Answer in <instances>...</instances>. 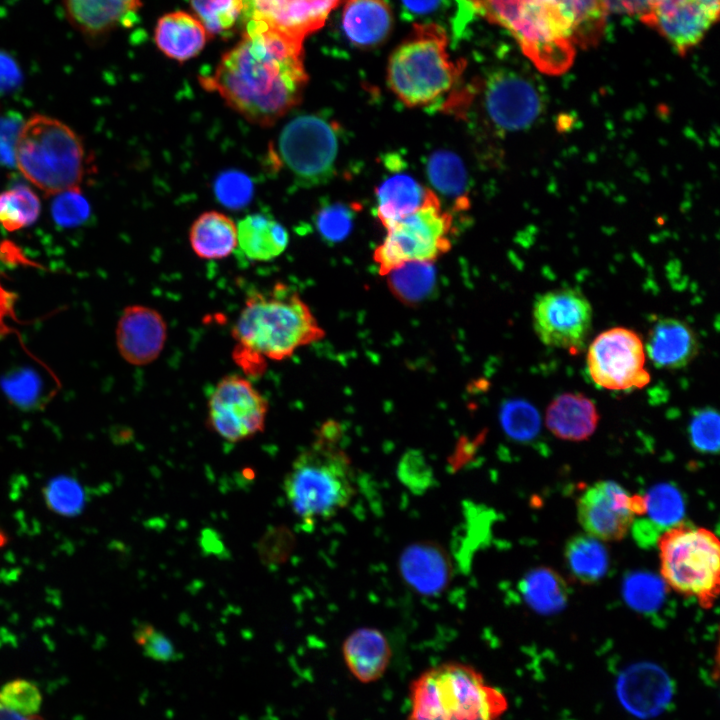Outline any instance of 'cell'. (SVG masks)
Segmentation results:
<instances>
[{
	"label": "cell",
	"instance_id": "cell-37",
	"mask_svg": "<svg viewBox=\"0 0 720 720\" xmlns=\"http://www.w3.org/2000/svg\"><path fill=\"white\" fill-rule=\"evenodd\" d=\"M499 419L505 434L519 442L533 440L540 431V415L537 409L525 400L505 401L501 406Z\"/></svg>",
	"mask_w": 720,
	"mask_h": 720
},
{
	"label": "cell",
	"instance_id": "cell-47",
	"mask_svg": "<svg viewBox=\"0 0 720 720\" xmlns=\"http://www.w3.org/2000/svg\"><path fill=\"white\" fill-rule=\"evenodd\" d=\"M23 123L16 113L0 115V164L3 166L15 165V145Z\"/></svg>",
	"mask_w": 720,
	"mask_h": 720
},
{
	"label": "cell",
	"instance_id": "cell-25",
	"mask_svg": "<svg viewBox=\"0 0 720 720\" xmlns=\"http://www.w3.org/2000/svg\"><path fill=\"white\" fill-rule=\"evenodd\" d=\"M400 572L414 590L424 595H434L448 584L450 565L439 546L417 543L408 546L401 554Z\"/></svg>",
	"mask_w": 720,
	"mask_h": 720
},
{
	"label": "cell",
	"instance_id": "cell-29",
	"mask_svg": "<svg viewBox=\"0 0 720 720\" xmlns=\"http://www.w3.org/2000/svg\"><path fill=\"white\" fill-rule=\"evenodd\" d=\"M237 245L252 261H270L280 256L289 242L286 228L265 213H251L237 224Z\"/></svg>",
	"mask_w": 720,
	"mask_h": 720
},
{
	"label": "cell",
	"instance_id": "cell-51",
	"mask_svg": "<svg viewBox=\"0 0 720 720\" xmlns=\"http://www.w3.org/2000/svg\"><path fill=\"white\" fill-rule=\"evenodd\" d=\"M442 0H402L405 8L416 15H425L434 12Z\"/></svg>",
	"mask_w": 720,
	"mask_h": 720
},
{
	"label": "cell",
	"instance_id": "cell-9",
	"mask_svg": "<svg viewBox=\"0 0 720 720\" xmlns=\"http://www.w3.org/2000/svg\"><path fill=\"white\" fill-rule=\"evenodd\" d=\"M453 219L438 197L386 228L374 251L379 273L386 275L407 262H434L451 248Z\"/></svg>",
	"mask_w": 720,
	"mask_h": 720
},
{
	"label": "cell",
	"instance_id": "cell-1",
	"mask_svg": "<svg viewBox=\"0 0 720 720\" xmlns=\"http://www.w3.org/2000/svg\"><path fill=\"white\" fill-rule=\"evenodd\" d=\"M308 80L303 42L251 21L215 71L200 77L205 89L260 127L273 126L295 108Z\"/></svg>",
	"mask_w": 720,
	"mask_h": 720
},
{
	"label": "cell",
	"instance_id": "cell-36",
	"mask_svg": "<svg viewBox=\"0 0 720 720\" xmlns=\"http://www.w3.org/2000/svg\"><path fill=\"white\" fill-rule=\"evenodd\" d=\"M623 597L635 611L654 614L664 605L667 585L663 579L650 572L635 571L624 578Z\"/></svg>",
	"mask_w": 720,
	"mask_h": 720
},
{
	"label": "cell",
	"instance_id": "cell-7",
	"mask_svg": "<svg viewBox=\"0 0 720 720\" xmlns=\"http://www.w3.org/2000/svg\"><path fill=\"white\" fill-rule=\"evenodd\" d=\"M14 157L22 175L48 195L79 189L88 170V156L79 135L60 120L43 114H34L23 123Z\"/></svg>",
	"mask_w": 720,
	"mask_h": 720
},
{
	"label": "cell",
	"instance_id": "cell-49",
	"mask_svg": "<svg viewBox=\"0 0 720 720\" xmlns=\"http://www.w3.org/2000/svg\"><path fill=\"white\" fill-rule=\"evenodd\" d=\"M602 2L607 12L638 16L646 24L657 0H602Z\"/></svg>",
	"mask_w": 720,
	"mask_h": 720
},
{
	"label": "cell",
	"instance_id": "cell-21",
	"mask_svg": "<svg viewBox=\"0 0 720 720\" xmlns=\"http://www.w3.org/2000/svg\"><path fill=\"white\" fill-rule=\"evenodd\" d=\"M657 368L679 369L687 366L699 352L698 338L685 322L661 318L651 327L644 346Z\"/></svg>",
	"mask_w": 720,
	"mask_h": 720
},
{
	"label": "cell",
	"instance_id": "cell-38",
	"mask_svg": "<svg viewBox=\"0 0 720 720\" xmlns=\"http://www.w3.org/2000/svg\"><path fill=\"white\" fill-rule=\"evenodd\" d=\"M190 3L210 36L230 32L241 23V0H191Z\"/></svg>",
	"mask_w": 720,
	"mask_h": 720
},
{
	"label": "cell",
	"instance_id": "cell-14",
	"mask_svg": "<svg viewBox=\"0 0 720 720\" xmlns=\"http://www.w3.org/2000/svg\"><path fill=\"white\" fill-rule=\"evenodd\" d=\"M577 518L586 534L601 541L624 538L635 520L634 494L612 480L598 481L577 499Z\"/></svg>",
	"mask_w": 720,
	"mask_h": 720
},
{
	"label": "cell",
	"instance_id": "cell-50",
	"mask_svg": "<svg viewBox=\"0 0 720 720\" xmlns=\"http://www.w3.org/2000/svg\"><path fill=\"white\" fill-rule=\"evenodd\" d=\"M20 82L21 74L15 62L0 55V96L15 90Z\"/></svg>",
	"mask_w": 720,
	"mask_h": 720
},
{
	"label": "cell",
	"instance_id": "cell-8",
	"mask_svg": "<svg viewBox=\"0 0 720 720\" xmlns=\"http://www.w3.org/2000/svg\"><path fill=\"white\" fill-rule=\"evenodd\" d=\"M660 573L678 594L713 607L720 588V542L714 532L680 522L657 539Z\"/></svg>",
	"mask_w": 720,
	"mask_h": 720
},
{
	"label": "cell",
	"instance_id": "cell-10",
	"mask_svg": "<svg viewBox=\"0 0 720 720\" xmlns=\"http://www.w3.org/2000/svg\"><path fill=\"white\" fill-rule=\"evenodd\" d=\"M338 150L337 124L317 114L292 118L280 132L276 147L282 166L304 187L328 181Z\"/></svg>",
	"mask_w": 720,
	"mask_h": 720
},
{
	"label": "cell",
	"instance_id": "cell-17",
	"mask_svg": "<svg viewBox=\"0 0 720 720\" xmlns=\"http://www.w3.org/2000/svg\"><path fill=\"white\" fill-rule=\"evenodd\" d=\"M616 696L626 712L649 720L663 714L671 705L675 684L658 664L642 661L627 666L617 677Z\"/></svg>",
	"mask_w": 720,
	"mask_h": 720
},
{
	"label": "cell",
	"instance_id": "cell-3",
	"mask_svg": "<svg viewBox=\"0 0 720 720\" xmlns=\"http://www.w3.org/2000/svg\"><path fill=\"white\" fill-rule=\"evenodd\" d=\"M336 422L321 425L315 439L294 460L283 489L293 512L306 523L335 516L351 502L355 485L351 462L340 447Z\"/></svg>",
	"mask_w": 720,
	"mask_h": 720
},
{
	"label": "cell",
	"instance_id": "cell-11",
	"mask_svg": "<svg viewBox=\"0 0 720 720\" xmlns=\"http://www.w3.org/2000/svg\"><path fill=\"white\" fill-rule=\"evenodd\" d=\"M644 365L645 349L641 338L624 327L600 333L587 352V367L592 380L608 390L645 386L650 381V375Z\"/></svg>",
	"mask_w": 720,
	"mask_h": 720
},
{
	"label": "cell",
	"instance_id": "cell-44",
	"mask_svg": "<svg viewBox=\"0 0 720 720\" xmlns=\"http://www.w3.org/2000/svg\"><path fill=\"white\" fill-rule=\"evenodd\" d=\"M51 214L59 226L75 227L84 223L90 215V206L79 189L56 194L51 204Z\"/></svg>",
	"mask_w": 720,
	"mask_h": 720
},
{
	"label": "cell",
	"instance_id": "cell-30",
	"mask_svg": "<svg viewBox=\"0 0 720 720\" xmlns=\"http://www.w3.org/2000/svg\"><path fill=\"white\" fill-rule=\"evenodd\" d=\"M189 242L194 253L202 259H223L237 246L235 222L219 211L200 214L189 230Z\"/></svg>",
	"mask_w": 720,
	"mask_h": 720
},
{
	"label": "cell",
	"instance_id": "cell-23",
	"mask_svg": "<svg viewBox=\"0 0 720 720\" xmlns=\"http://www.w3.org/2000/svg\"><path fill=\"white\" fill-rule=\"evenodd\" d=\"M342 654L350 673L362 683L379 680L392 657L387 638L381 631L370 627L350 633L343 642Z\"/></svg>",
	"mask_w": 720,
	"mask_h": 720
},
{
	"label": "cell",
	"instance_id": "cell-16",
	"mask_svg": "<svg viewBox=\"0 0 720 720\" xmlns=\"http://www.w3.org/2000/svg\"><path fill=\"white\" fill-rule=\"evenodd\" d=\"M345 0H241V23L256 22L304 42Z\"/></svg>",
	"mask_w": 720,
	"mask_h": 720
},
{
	"label": "cell",
	"instance_id": "cell-15",
	"mask_svg": "<svg viewBox=\"0 0 720 720\" xmlns=\"http://www.w3.org/2000/svg\"><path fill=\"white\" fill-rule=\"evenodd\" d=\"M484 107L493 125L502 131H518L532 125L542 112L535 85L512 71L493 73L483 84Z\"/></svg>",
	"mask_w": 720,
	"mask_h": 720
},
{
	"label": "cell",
	"instance_id": "cell-46",
	"mask_svg": "<svg viewBox=\"0 0 720 720\" xmlns=\"http://www.w3.org/2000/svg\"><path fill=\"white\" fill-rule=\"evenodd\" d=\"M134 639L144 655L155 661L170 662L178 657L172 641L150 624L139 625L134 632Z\"/></svg>",
	"mask_w": 720,
	"mask_h": 720
},
{
	"label": "cell",
	"instance_id": "cell-42",
	"mask_svg": "<svg viewBox=\"0 0 720 720\" xmlns=\"http://www.w3.org/2000/svg\"><path fill=\"white\" fill-rule=\"evenodd\" d=\"M0 702L20 714L38 715L42 705L40 689L32 681L14 679L0 689Z\"/></svg>",
	"mask_w": 720,
	"mask_h": 720
},
{
	"label": "cell",
	"instance_id": "cell-34",
	"mask_svg": "<svg viewBox=\"0 0 720 720\" xmlns=\"http://www.w3.org/2000/svg\"><path fill=\"white\" fill-rule=\"evenodd\" d=\"M426 171L432 185L454 200L456 207L468 206L467 175L461 159L449 151H436L428 159Z\"/></svg>",
	"mask_w": 720,
	"mask_h": 720
},
{
	"label": "cell",
	"instance_id": "cell-27",
	"mask_svg": "<svg viewBox=\"0 0 720 720\" xmlns=\"http://www.w3.org/2000/svg\"><path fill=\"white\" fill-rule=\"evenodd\" d=\"M436 197L433 191L412 176L404 173L393 174L376 188V215L386 229Z\"/></svg>",
	"mask_w": 720,
	"mask_h": 720
},
{
	"label": "cell",
	"instance_id": "cell-2",
	"mask_svg": "<svg viewBox=\"0 0 720 720\" xmlns=\"http://www.w3.org/2000/svg\"><path fill=\"white\" fill-rule=\"evenodd\" d=\"M235 360L248 372L258 360L282 361L298 349L322 340L325 331L308 304L293 289L277 283L271 290L250 294L233 326Z\"/></svg>",
	"mask_w": 720,
	"mask_h": 720
},
{
	"label": "cell",
	"instance_id": "cell-24",
	"mask_svg": "<svg viewBox=\"0 0 720 720\" xmlns=\"http://www.w3.org/2000/svg\"><path fill=\"white\" fill-rule=\"evenodd\" d=\"M208 33L195 16L173 11L160 17L154 31L158 49L180 63L196 57L205 47Z\"/></svg>",
	"mask_w": 720,
	"mask_h": 720
},
{
	"label": "cell",
	"instance_id": "cell-45",
	"mask_svg": "<svg viewBox=\"0 0 720 720\" xmlns=\"http://www.w3.org/2000/svg\"><path fill=\"white\" fill-rule=\"evenodd\" d=\"M250 179L236 171H229L218 177L215 193L218 200L227 207L239 208L245 205L252 195Z\"/></svg>",
	"mask_w": 720,
	"mask_h": 720
},
{
	"label": "cell",
	"instance_id": "cell-43",
	"mask_svg": "<svg viewBox=\"0 0 720 720\" xmlns=\"http://www.w3.org/2000/svg\"><path fill=\"white\" fill-rule=\"evenodd\" d=\"M397 474L399 480L413 493L421 494L432 486V467L419 450L410 449L402 455Z\"/></svg>",
	"mask_w": 720,
	"mask_h": 720
},
{
	"label": "cell",
	"instance_id": "cell-18",
	"mask_svg": "<svg viewBox=\"0 0 720 720\" xmlns=\"http://www.w3.org/2000/svg\"><path fill=\"white\" fill-rule=\"evenodd\" d=\"M719 7V0H657L646 24L684 55L717 20Z\"/></svg>",
	"mask_w": 720,
	"mask_h": 720
},
{
	"label": "cell",
	"instance_id": "cell-52",
	"mask_svg": "<svg viewBox=\"0 0 720 720\" xmlns=\"http://www.w3.org/2000/svg\"><path fill=\"white\" fill-rule=\"evenodd\" d=\"M0 720H43L39 715H23L13 711L0 702Z\"/></svg>",
	"mask_w": 720,
	"mask_h": 720
},
{
	"label": "cell",
	"instance_id": "cell-20",
	"mask_svg": "<svg viewBox=\"0 0 720 720\" xmlns=\"http://www.w3.org/2000/svg\"><path fill=\"white\" fill-rule=\"evenodd\" d=\"M72 29L89 45L102 42L118 28L133 24L141 0H60Z\"/></svg>",
	"mask_w": 720,
	"mask_h": 720
},
{
	"label": "cell",
	"instance_id": "cell-40",
	"mask_svg": "<svg viewBox=\"0 0 720 720\" xmlns=\"http://www.w3.org/2000/svg\"><path fill=\"white\" fill-rule=\"evenodd\" d=\"M355 209L343 203L322 206L315 215V225L321 237L328 242H340L352 231Z\"/></svg>",
	"mask_w": 720,
	"mask_h": 720
},
{
	"label": "cell",
	"instance_id": "cell-5",
	"mask_svg": "<svg viewBox=\"0 0 720 720\" xmlns=\"http://www.w3.org/2000/svg\"><path fill=\"white\" fill-rule=\"evenodd\" d=\"M446 30L434 22L416 23L408 37L392 52L387 83L408 107L435 103L457 83L465 61H454L448 52Z\"/></svg>",
	"mask_w": 720,
	"mask_h": 720
},
{
	"label": "cell",
	"instance_id": "cell-6",
	"mask_svg": "<svg viewBox=\"0 0 720 720\" xmlns=\"http://www.w3.org/2000/svg\"><path fill=\"white\" fill-rule=\"evenodd\" d=\"M480 16L507 29L536 68L560 75L573 64L574 44L555 0H465Z\"/></svg>",
	"mask_w": 720,
	"mask_h": 720
},
{
	"label": "cell",
	"instance_id": "cell-28",
	"mask_svg": "<svg viewBox=\"0 0 720 720\" xmlns=\"http://www.w3.org/2000/svg\"><path fill=\"white\" fill-rule=\"evenodd\" d=\"M342 5V27L353 45L373 47L390 33L393 16L385 0H345Z\"/></svg>",
	"mask_w": 720,
	"mask_h": 720
},
{
	"label": "cell",
	"instance_id": "cell-31",
	"mask_svg": "<svg viewBox=\"0 0 720 720\" xmlns=\"http://www.w3.org/2000/svg\"><path fill=\"white\" fill-rule=\"evenodd\" d=\"M519 591L527 606L541 615L559 613L566 607L569 599L566 581L548 567L530 570L521 579Z\"/></svg>",
	"mask_w": 720,
	"mask_h": 720
},
{
	"label": "cell",
	"instance_id": "cell-26",
	"mask_svg": "<svg viewBox=\"0 0 720 720\" xmlns=\"http://www.w3.org/2000/svg\"><path fill=\"white\" fill-rule=\"evenodd\" d=\"M599 414L591 399L581 393H563L549 404L545 423L562 440L582 441L596 430Z\"/></svg>",
	"mask_w": 720,
	"mask_h": 720
},
{
	"label": "cell",
	"instance_id": "cell-4",
	"mask_svg": "<svg viewBox=\"0 0 720 720\" xmlns=\"http://www.w3.org/2000/svg\"><path fill=\"white\" fill-rule=\"evenodd\" d=\"M407 720H500L508 700L474 667L446 662L420 674L409 688Z\"/></svg>",
	"mask_w": 720,
	"mask_h": 720
},
{
	"label": "cell",
	"instance_id": "cell-48",
	"mask_svg": "<svg viewBox=\"0 0 720 720\" xmlns=\"http://www.w3.org/2000/svg\"><path fill=\"white\" fill-rule=\"evenodd\" d=\"M9 245L10 243H7L6 247H0V259L22 256L17 254L18 249L16 247ZM15 303L16 295L8 290L0 280V339L11 332L12 327L8 324V321L15 320Z\"/></svg>",
	"mask_w": 720,
	"mask_h": 720
},
{
	"label": "cell",
	"instance_id": "cell-12",
	"mask_svg": "<svg viewBox=\"0 0 720 720\" xmlns=\"http://www.w3.org/2000/svg\"><path fill=\"white\" fill-rule=\"evenodd\" d=\"M267 399L238 374L219 380L208 400L209 426L224 440H248L265 428Z\"/></svg>",
	"mask_w": 720,
	"mask_h": 720
},
{
	"label": "cell",
	"instance_id": "cell-32",
	"mask_svg": "<svg viewBox=\"0 0 720 720\" xmlns=\"http://www.w3.org/2000/svg\"><path fill=\"white\" fill-rule=\"evenodd\" d=\"M564 557L570 573L583 584L600 581L609 568V553L601 540L579 534L565 545Z\"/></svg>",
	"mask_w": 720,
	"mask_h": 720
},
{
	"label": "cell",
	"instance_id": "cell-41",
	"mask_svg": "<svg viewBox=\"0 0 720 720\" xmlns=\"http://www.w3.org/2000/svg\"><path fill=\"white\" fill-rule=\"evenodd\" d=\"M719 414L713 407L697 409L688 426L692 447L703 454H717L719 451Z\"/></svg>",
	"mask_w": 720,
	"mask_h": 720
},
{
	"label": "cell",
	"instance_id": "cell-35",
	"mask_svg": "<svg viewBox=\"0 0 720 720\" xmlns=\"http://www.w3.org/2000/svg\"><path fill=\"white\" fill-rule=\"evenodd\" d=\"M40 210L38 196L27 185L18 184L0 193V225L8 232L33 224Z\"/></svg>",
	"mask_w": 720,
	"mask_h": 720
},
{
	"label": "cell",
	"instance_id": "cell-13",
	"mask_svg": "<svg viewBox=\"0 0 720 720\" xmlns=\"http://www.w3.org/2000/svg\"><path fill=\"white\" fill-rule=\"evenodd\" d=\"M592 307L577 289H555L538 296L533 305V328L550 347L581 351L592 326Z\"/></svg>",
	"mask_w": 720,
	"mask_h": 720
},
{
	"label": "cell",
	"instance_id": "cell-33",
	"mask_svg": "<svg viewBox=\"0 0 720 720\" xmlns=\"http://www.w3.org/2000/svg\"><path fill=\"white\" fill-rule=\"evenodd\" d=\"M392 294L402 303L415 305L426 300L436 285L433 262H407L386 275Z\"/></svg>",
	"mask_w": 720,
	"mask_h": 720
},
{
	"label": "cell",
	"instance_id": "cell-39",
	"mask_svg": "<svg viewBox=\"0 0 720 720\" xmlns=\"http://www.w3.org/2000/svg\"><path fill=\"white\" fill-rule=\"evenodd\" d=\"M47 507L62 516L73 517L82 512L86 495L81 484L68 476L51 479L42 490Z\"/></svg>",
	"mask_w": 720,
	"mask_h": 720
},
{
	"label": "cell",
	"instance_id": "cell-19",
	"mask_svg": "<svg viewBox=\"0 0 720 720\" xmlns=\"http://www.w3.org/2000/svg\"><path fill=\"white\" fill-rule=\"evenodd\" d=\"M167 339V325L155 309L143 305L126 307L117 323L116 344L128 363L143 366L155 361Z\"/></svg>",
	"mask_w": 720,
	"mask_h": 720
},
{
	"label": "cell",
	"instance_id": "cell-22",
	"mask_svg": "<svg viewBox=\"0 0 720 720\" xmlns=\"http://www.w3.org/2000/svg\"><path fill=\"white\" fill-rule=\"evenodd\" d=\"M645 514L634 520L631 531L641 546H651L668 528L682 522L685 501L680 490L671 483H659L646 494Z\"/></svg>",
	"mask_w": 720,
	"mask_h": 720
}]
</instances>
